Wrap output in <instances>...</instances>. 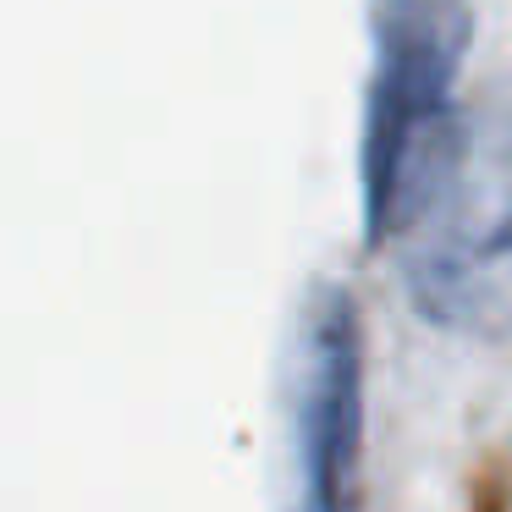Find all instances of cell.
Masks as SVG:
<instances>
[{
  "label": "cell",
  "mask_w": 512,
  "mask_h": 512,
  "mask_svg": "<svg viewBox=\"0 0 512 512\" xmlns=\"http://www.w3.org/2000/svg\"><path fill=\"white\" fill-rule=\"evenodd\" d=\"M408 303L435 331L512 342V232L430 237L408 259Z\"/></svg>",
  "instance_id": "3957f363"
},
{
  "label": "cell",
  "mask_w": 512,
  "mask_h": 512,
  "mask_svg": "<svg viewBox=\"0 0 512 512\" xmlns=\"http://www.w3.org/2000/svg\"><path fill=\"white\" fill-rule=\"evenodd\" d=\"M369 72L364 111V243L419 232L452 193L474 155V127L452 111L474 12L468 0H369Z\"/></svg>",
  "instance_id": "6da1fadb"
},
{
  "label": "cell",
  "mask_w": 512,
  "mask_h": 512,
  "mask_svg": "<svg viewBox=\"0 0 512 512\" xmlns=\"http://www.w3.org/2000/svg\"><path fill=\"white\" fill-rule=\"evenodd\" d=\"M292 512H358L364 474V325L342 281H309L287 336Z\"/></svg>",
  "instance_id": "7a4b0ae2"
}]
</instances>
